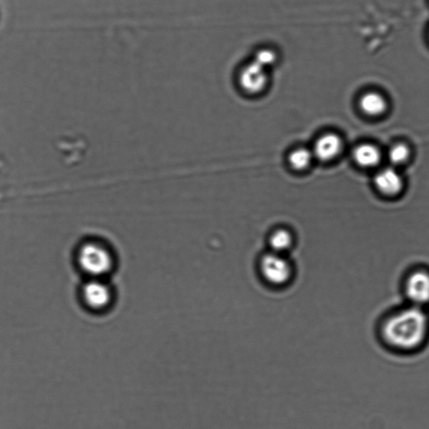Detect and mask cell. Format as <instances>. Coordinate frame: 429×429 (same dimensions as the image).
Returning <instances> with one entry per match:
<instances>
[{
	"label": "cell",
	"instance_id": "6da1fadb",
	"mask_svg": "<svg viewBox=\"0 0 429 429\" xmlns=\"http://www.w3.org/2000/svg\"><path fill=\"white\" fill-rule=\"evenodd\" d=\"M384 342L395 351L412 352L426 344L429 336V316L425 308L412 306L396 311L382 327Z\"/></svg>",
	"mask_w": 429,
	"mask_h": 429
},
{
	"label": "cell",
	"instance_id": "7a4b0ae2",
	"mask_svg": "<svg viewBox=\"0 0 429 429\" xmlns=\"http://www.w3.org/2000/svg\"><path fill=\"white\" fill-rule=\"evenodd\" d=\"M80 268L90 279H103L114 268V258L102 243L89 242L83 244L78 252Z\"/></svg>",
	"mask_w": 429,
	"mask_h": 429
},
{
	"label": "cell",
	"instance_id": "3957f363",
	"mask_svg": "<svg viewBox=\"0 0 429 429\" xmlns=\"http://www.w3.org/2000/svg\"><path fill=\"white\" fill-rule=\"evenodd\" d=\"M259 271L265 282L274 287L286 286L292 277V266L286 256L271 251L260 259Z\"/></svg>",
	"mask_w": 429,
	"mask_h": 429
},
{
	"label": "cell",
	"instance_id": "277c9868",
	"mask_svg": "<svg viewBox=\"0 0 429 429\" xmlns=\"http://www.w3.org/2000/svg\"><path fill=\"white\" fill-rule=\"evenodd\" d=\"M239 87L246 94L259 96L270 85V70L252 61L240 67L238 78Z\"/></svg>",
	"mask_w": 429,
	"mask_h": 429
},
{
	"label": "cell",
	"instance_id": "5b68a950",
	"mask_svg": "<svg viewBox=\"0 0 429 429\" xmlns=\"http://www.w3.org/2000/svg\"><path fill=\"white\" fill-rule=\"evenodd\" d=\"M404 292L410 306L426 310L429 306V272L425 270L412 272L405 282Z\"/></svg>",
	"mask_w": 429,
	"mask_h": 429
},
{
	"label": "cell",
	"instance_id": "8992f818",
	"mask_svg": "<svg viewBox=\"0 0 429 429\" xmlns=\"http://www.w3.org/2000/svg\"><path fill=\"white\" fill-rule=\"evenodd\" d=\"M84 304L94 311H102L110 306L113 292L103 279H90L84 284L82 291Z\"/></svg>",
	"mask_w": 429,
	"mask_h": 429
},
{
	"label": "cell",
	"instance_id": "52a82bcc",
	"mask_svg": "<svg viewBox=\"0 0 429 429\" xmlns=\"http://www.w3.org/2000/svg\"><path fill=\"white\" fill-rule=\"evenodd\" d=\"M310 148L315 160L328 163L338 158L342 153L343 142L338 134L326 133L319 135Z\"/></svg>",
	"mask_w": 429,
	"mask_h": 429
},
{
	"label": "cell",
	"instance_id": "ba28073f",
	"mask_svg": "<svg viewBox=\"0 0 429 429\" xmlns=\"http://www.w3.org/2000/svg\"><path fill=\"white\" fill-rule=\"evenodd\" d=\"M375 184L382 193L387 195H396L403 189V179L394 169H385L380 171L375 177Z\"/></svg>",
	"mask_w": 429,
	"mask_h": 429
},
{
	"label": "cell",
	"instance_id": "9c48e42d",
	"mask_svg": "<svg viewBox=\"0 0 429 429\" xmlns=\"http://www.w3.org/2000/svg\"><path fill=\"white\" fill-rule=\"evenodd\" d=\"M288 164L292 170L304 172L310 170L315 160L311 148L299 146L288 155Z\"/></svg>",
	"mask_w": 429,
	"mask_h": 429
},
{
	"label": "cell",
	"instance_id": "30bf717a",
	"mask_svg": "<svg viewBox=\"0 0 429 429\" xmlns=\"http://www.w3.org/2000/svg\"><path fill=\"white\" fill-rule=\"evenodd\" d=\"M295 236L287 228L279 227L272 231L268 238L270 251L286 255L294 245Z\"/></svg>",
	"mask_w": 429,
	"mask_h": 429
},
{
	"label": "cell",
	"instance_id": "8fae6325",
	"mask_svg": "<svg viewBox=\"0 0 429 429\" xmlns=\"http://www.w3.org/2000/svg\"><path fill=\"white\" fill-rule=\"evenodd\" d=\"M360 110L368 116H380L387 111L386 99L378 92L371 91L365 94L360 101Z\"/></svg>",
	"mask_w": 429,
	"mask_h": 429
},
{
	"label": "cell",
	"instance_id": "7c38bea8",
	"mask_svg": "<svg viewBox=\"0 0 429 429\" xmlns=\"http://www.w3.org/2000/svg\"><path fill=\"white\" fill-rule=\"evenodd\" d=\"M353 158L359 166L371 168L378 166L380 159L378 148L372 144H362L356 148Z\"/></svg>",
	"mask_w": 429,
	"mask_h": 429
},
{
	"label": "cell",
	"instance_id": "4fadbf2b",
	"mask_svg": "<svg viewBox=\"0 0 429 429\" xmlns=\"http://www.w3.org/2000/svg\"><path fill=\"white\" fill-rule=\"evenodd\" d=\"M252 61L259 64L266 69L270 70V68L274 67L279 61L278 52L270 47H263L256 51Z\"/></svg>",
	"mask_w": 429,
	"mask_h": 429
},
{
	"label": "cell",
	"instance_id": "5bb4252c",
	"mask_svg": "<svg viewBox=\"0 0 429 429\" xmlns=\"http://www.w3.org/2000/svg\"><path fill=\"white\" fill-rule=\"evenodd\" d=\"M408 156V148L403 143L396 144L389 151V159L394 164H401L406 162Z\"/></svg>",
	"mask_w": 429,
	"mask_h": 429
}]
</instances>
